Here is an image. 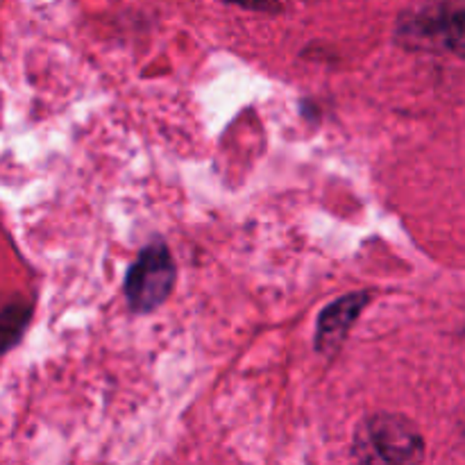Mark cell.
I'll use <instances>...</instances> for the list:
<instances>
[{
  "instance_id": "6",
  "label": "cell",
  "mask_w": 465,
  "mask_h": 465,
  "mask_svg": "<svg viewBox=\"0 0 465 465\" xmlns=\"http://www.w3.org/2000/svg\"><path fill=\"white\" fill-rule=\"evenodd\" d=\"M223 3L239 5V7L243 9H252V12H263V14L282 12L280 0H223Z\"/></svg>"
},
{
  "instance_id": "1",
  "label": "cell",
  "mask_w": 465,
  "mask_h": 465,
  "mask_svg": "<svg viewBox=\"0 0 465 465\" xmlns=\"http://www.w3.org/2000/svg\"><path fill=\"white\" fill-rule=\"evenodd\" d=\"M427 443L411 418L380 411L363 418L352 436V465H422Z\"/></svg>"
},
{
  "instance_id": "4",
  "label": "cell",
  "mask_w": 465,
  "mask_h": 465,
  "mask_svg": "<svg viewBox=\"0 0 465 465\" xmlns=\"http://www.w3.org/2000/svg\"><path fill=\"white\" fill-rule=\"evenodd\" d=\"M371 291H354V293L343 295V298L334 300V302L322 309L316 322V336H313L318 354L334 357L339 352L352 325L359 321L363 309L371 302Z\"/></svg>"
},
{
  "instance_id": "3",
  "label": "cell",
  "mask_w": 465,
  "mask_h": 465,
  "mask_svg": "<svg viewBox=\"0 0 465 465\" xmlns=\"http://www.w3.org/2000/svg\"><path fill=\"white\" fill-rule=\"evenodd\" d=\"M398 41L413 50L463 53V7L461 5H431L402 16Z\"/></svg>"
},
{
  "instance_id": "2",
  "label": "cell",
  "mask_w": 465,
  "mask_h": 465,
  "mask_svg": "<svg viewBox=\"0 0 465 465\" xmlns=\"http://www.w3.org/2000/svg\"><path fill=\"white\" fill-rule=\"evenodd\" d=\"M177 271L173 254L162 241L145 245L125 277V300L132 312L150 313L162 307L175 289Z\"/></svg>"
},
{
  "instance_id": "5",
  "label": "cell",
  "mask_w": 465,
  "mask_h": 465,
  "mask_svg": "<svg viewBox=\"0 0 465 465\" xmlns=\"http://www.w3.org/2000/svg\"><path fill=\"white\" fill-rule=\"evenodd\" d=\"M30 322V307L27 304H5L0 309V354L7 352L21 339Z\"/></svg>"
}]
</instances>
